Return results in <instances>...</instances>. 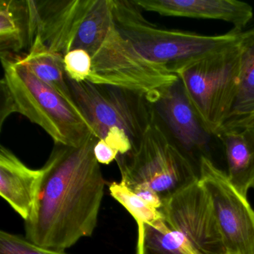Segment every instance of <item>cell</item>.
Masks as SVG:
<instances>
[{"instance_id":"1","label":"cell","mask_w":254,"mask_h":254,"mask_svg":"<svg viewBox=\"0 0 254 254\" xmlns=\"http://www.w3.org/2000/svg\"><path fill=\"white\" fill-rule=\"evenodd\" d=\"M98 139L91 133L78 147L55 143L35 213L25 221V237L34 245L65 252L93 234L105 185L93 152Z\"/></svg>"},{"instance_id":"2","label":"cell","mask_w":254,"mask_h":254,"mask_svg":"<svg viewBox=\"0 0 254 254\" xmlns=\"http://www.w3.org/2000/svg\"><path fill=\"white\" fill-rule=\"evenodd\" d=\"M134 0H113L116 26L145 60L177 75L190 64L242 41V32L220 35L157 28L145 20Z\"/></svg>"},{"instance_id":"3","label":"cell","mask_w":254,"mask_h":254,"mask_svg":"<svg viewBox=\"0 0 254 254\" xmlns=\"http://www.w3.org/2000/svg\"><path fill=\"white\" fill-rule=\"evenodd\" d=\"M0 54L3 68L1 82L12 99L14 113L25 116L42 127L55 143L73 147L82 145L93 133L82 114L20 64L17 55Z\"/></svg>"},{"instance_id":"4","label":"cell","mask_w":254,"mask_h":254,"mask_svg":"<svg viewBox=\"0 0 254 254\" xmlns=\"http://www.w3.org/2000/svg\"><path fill=\"white\" fill-rule=\"evenodd\" d=\"M242 53L241 41L177 73L191 105L215 136L228 120L239 93Z\"/></svg>"},{"instance_id":"5","label":"cell","mask_w":254,"mask_h":254,"mask_svg":"<svg viewBox=\"0 0 254 254\" xmlns=\"http://www.w3.org/2000/svg\"><path fill=\"white\" fill-rule=\"evenodd\" d=\"M116 161L122 182L127 187H148L162 201L199 180L188 159L154 122L139 145L126 154H119Z\"/></svg>"},{"instance_id":"6","label":"cell","mask_w":254,"mask_h":254,"mask_svg":"<svg viewBox=\"0 0 254 254\" xmlns=\"http://www.w3.org/2000/svg\"><path fill=\"white\" fill-rule=\"evenodd\" d=\"M66 80L75 104L98 139H105L111 128L118 127L130 138L132 149L139 145L154 123L148 95L88 81L75 82L67 76Z\"/></svg>"},{"instance_id":"7","label":"cell","mask_w":254,"mask_h":254,"mask_svg":"<svg viewBox=\"0 0 254 254\" xmlns=\"http://www.w3.org/2000/svg\"><path fill=\"white\" fill-rule=\"evenodd\" d=\"M154 110V122L188 159L200 176L203 158L224 171L215 154L214 135L205 126L189 99L180 78L148 96Z\"/></svg>"},{"instance_id":"8","label":"cell","mask_w":254,"mask_h":254,"mask_svg":"<svg viewBox=\"0 0 254 254\" xmlns=\"http://www.w3.org/2000/svg\"><path fill=\"white\" fill-rule=\"evenodd\" d=\"M199 181L210 199L227 254H254V211L227 173L203 158Z\"/></svg>"},{"instance_id":"9","label":"cell","mask_w":254,"mask_h":254,"mask_svg":"<svg viewBox=\"0 0 254 254\" xmlns=\"http://www.w3.org/2000/svg\"><path fill=\"white\" fill-rule=\"evenodd\" d=\"M160 211L169 228L197 254H227L210 199L199 180L163 200Z\"/></svg>"},{"instance_id":"10","label":"cell","mask_w":254,"mask_h":254,"mask_svg":"<svg viewBox=\"0 0 254 254\" xmlns=\"http://www.w3.org/2000/svg\"><path fill=\"white\" fill-rule=\"evenodd\" d=\"M44 171L28 167L11 150L0 147V194L25 221L35 213Z\"/></svg>"},{"instance_id":"11","label":"cell","mask_w":254,"mask_h":254,"mask_svg":"<svg viewBox=\"0 0 254 254\" xmlns=\"http://www.w3.org/2000/svg\"><path fill=\"white\" fill-rule=\"evenodd\" d=\"M145 11L163 16L222 20L231 23L233 30L242 32L252 20L254 10L236 0H134Z\"/></svg>"},{"instance_id":"12","label":"cell","mask_w":254,"mask_h":254,"mask_svg":"<svg viewBox=\"0 0 254 254\" xmlns=\"http://www.w3.org/2000/svg\"><path fill=\"white\" fill-rule=\"evenodd\" d=\"M216 136L224 151L227 178L247 198L254 188V127L222 128Z\"/></svg>"},{"instance_id":"13","label":"cell","mask_w":254,"mask_h":254,"mask_svg":"<svg viewBox=\"0 0 254 254\" xmlns=\"http://www.w3.org/2000/svg\"><path fill=\"white\" fill-rule=\"evenodd\" d=\"M17 59L35 76L56 90L68 103L79 111L66 80L63 56L50 52L40 41H35L29 47L27 54L23 56L17 55Z\"/></svg>"},{"instance_id":"14","label":"cell","mask_w":254,"mask_h":254,"mask_svg":"<svg viewBox=\"0 0 254 254\" xmlns=\"http://www.w3.org/2000/svg\"><path fill=\"white\" fill-rule=\"evenodd\" d=\"M29 48L26 1L0 0V53H16Z\"/></svg>"},{"instance_id":"15","label":"cell","mask_w":254,"mask_h":254,"mask_svg":"<svg viewBox=\"0 0 254 254\" xmlns=\"http://www.w3.org/2000/svg\"><path fill=\"white\" fill-rule=\"evenodd\" d=\"M137 244L143 254H197L182 236L169 228L164 218L138 227Z\"/></svg>"},{"instance_id":"16","label":"cell","mask_w":254,"mask_h":254,"mask_svg":"<svg viewBox=\"0 0 254 254\" xmlns=\"http://www.w3.org/2000/svg\"><path fill=\"white\" fill-rule=\"evenodd\" d=\"M242 43L243 53L239 93L225 124L254 114V38L242 39Z\"/></svg>"},{"instance_id":"17","label":"cell","mask_w":254,"mask_h":254,"mask_svg":"<svg viewBox=\"0 0 254 254\" xmlns=\"http://www.w3.org/2000/svg\"><path fill=\"white\" fill-rule=\"evenodd\" d=\"M109 190L111 196L134 218L137 227L153 224L163 218L160 209L147 203L122 181L111 183Z\"/></svg>"},{"instance_id":"18","label":"cell","mask_w":254,"mask_h":254,"mask_svg":"<svg viewBox=\"0 0 254 254\" xmlns=\"http://www.w3.org/2000/svg\"><path fill=\"white\" fill-rule=\"evenodd\" d=\"M0 254H67L46 249L28 241L25 236L2 230L0 233Z\"/></svg>"},{"instance_id":"19","label":"cell","mask_w":254,"mask_h":254,"mask_svg":"<svg viewBox=\"0 0 254 254\" xmlns=\"http://www.w3.org/2000/svg\"><path fill=\"white\" fill-rule=\"evenodd\" d=\"M64 66L69 79L78 83L88 81L92 71L91 56L85 50H72L64 57Z\"/></svg>"},{"instance_id":"20","label":"cell","mask_w":254,"mask_h":254,"mask_svg":"<svg viewBox=\"0 0 254 254\" xmlns=\"http://www.w3.org/2000/svg\"><path fill=\"white\" fill-rule=\"evenodd\" d=\"M95 157L99 164L109 165L118 157L119 153L105 142L104 139H98L95 144Z\"/></svg>"},{"instance_id":"21","label":"cell","mask_w":254,"mask_h":254,"mask_svg":"<svg viewBox=\"0 0 254 254\" xmlns=\"http://www.w3.org/2000/svg\"><path fill=\"white\" fill-rule=\"evenodd\" d=\"M241 36H242V40H250L254 39V26H253L251 29L242 32L241 33Z\"/></svg>"},{"instance_id":"22","label":"cell","mask_w":254,"mask_h":254,"mask_svg":"<svg viewBox=\"0 0 254 254\" xmlns=\"http://www.w3.org/2000/svg\"><path fill=\"white\" fill-rule=\"evenodd\" d=\"M136 254H142V247L139 244L136 245Z\"/></svg>"}]
</instances>
